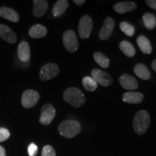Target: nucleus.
Returning a JSON list of instances; mask_svg holds the SVG:
<instances>
[{
	"mask_svg": "<svg viewBox=\"0 0 156 156\" xmlns=\"http://www.w3.org/2000/svg\"><path fill=\"white\" fill-rule=\"evenodd\" d=\"M68 7H69V2L67 0H59V1L56 2L53 7V10H52L54 16L56 17L61 16L65 12Z\"/></svg>",
	"mask_w": 156,
	"mask_h": 156,
	"instance_id": "19",
	"label": "nucleus"
},
{
	"mask_svg": "<svg viewBox=\"0 0 156 156\" xmlns=\"http://www.w3.org/2000/svg\"><path fill=\"white\" fill-rule=\"evenodd\" d=\"M40 95L34 90H27L23 93L21 98V103L26 108H31L38 103Z\"/></svg>",
	"mask_w": 156,
	"mask_h": 156,
	"instance_id": "5",
	"label": "nucleus"
},
{
	"mask_svg": "<svg viewBox=\"0 0 156 156\" xmlns=\"http://www.w3.org/2000/svg\"><path fill=\"white\" fill-rule=\"evenodd\" d=\"M29 36L33 38H43L47 34V29L41 25H35L32 26L29 30Z\"/></svg>",
	"mask_w": 156,
	"mask_h": 156,
	"instance_id": "18",
	"label": "nucleus"
},
{
	"mask_svg": "<svg viewBox=\"0 0 156 156\" xmlns=\"http://www.w3.org/2000/svg\"><path fill=\"white\" fill-rule=\"evenodd\" d=\"M41 156H56L55 151L51 145H46L43 148Z\"/></svg>",
	"mask_w": 156,
	"mask_h": 156,
	"instance_id": "27",
	"label": "nucleus"
},
{
	"mask_svg": "<svg viewBox=\"0 0 156 156\" xmlns=\"http://www.w3.org/2000/svg\"><path fill=\"white\" fill-rule=\"evenodd\" d=\"M134 72L138 77L142 80H147L151 77L149 69L143 64H136L134 68Z\"/></svg>",
	"mask_w": 156,
	"mask_h": 156,
	"instance_id": "20",
	"label": "nucleus"
},
{
	"mask_svg": "<svg viewBox=\"0 0 156 156\" xmlns=\"http://www.w3.org/2000/svg\"><path fill=\"white\" fill-rule=\"evenodd\" d=\"M48 7L47 1L45 0H34V9L33 13L36 17H43L46 14Z\"/></svg>",
	"mask_w": 156,
	"mask_h": 156,
	"instance_id": "13",
	"label": "nucleus"
},
{
	"mask_svg": "<svg viewBox=\"0 0 156 156\" xmlns=\"http://www.w3.org/2000/svg\"><path fill=\"white\" fill-rule=\"evenodd\" d=\"M114 20L112 17H106L99 33V38L101 40L106 41L110 38L114 28Z\"/></svg>",
	"mask_w": 156,
	"mask_h": 156,
	"instance_id": "10",
	"label": "nucleus"
},
{
	"mask_svg": "<svg viewBox=\"0 0 156 156\" xmlns=\"http://www.w3.org/2000/svg\"><path fill=\"white\" fill-rule=\"evenodd\" d=\"M9 136H10V133L8 129L5 128H0V142L9 139Z\"/></svg>",
	"mask_w": 156,
	"mask_h": 156,
	"instance_id": "28",
	"label": "nucleus"
},
{
	"mask_svg": "<svg viewBox=\"0 0 156 156\" xmlns=\"http://www.w3.org/2000/svg\"><path fill=\"white\" fill-rule=\"evenodd\" d=\"M0 38L9 44H15L17 41V36L14 31L8 26L2 24H0Z\"/></svg>",
	"mask_w": 156,
	"mask_h": 156,
	"instance_id": "11",
	"label": "nucleus"
},
{
	"mask_svg": "<svg viewBox=\"0 0 156 156\" xmlns=\"http://www.w3.org/2000/svg\"><path fill=\"white\" fill-rule=\"evenodd\" d=\"M136 8V5L133 2H122L116 3L114 6V9L117 13L124 14L128 12L133 11Z\"/></svg>",
	"mask_w": 156,
	"mask_h": 156,
	"instance_id": "15",
	"label": "nucleus"
},
{
	"mask_svg": "<svg viewBox=\"0 0 156 156\" xmlns=\"http://www.w3.org/2000/svg\"><path fill=\"white\" fill-rule=\"evenodd\" d=\"M85 2V0H74V3L78 6L83 5Z\"/></svg>",
	"mask_w": 156,
	"mask_h": 156,
	"instance_id": "31",
	"label": "nucleus"
},
{
	"mask_svg": "<svg viewBox=\"0 0 156 156\" xmlns=\"http://www.w3.org/2000/svg\"><path fill=\"white\" fill-rule=\"evenodd\" d=\"M119 48L128 57H132L135 54V48L133 45L127 41H122L119 44Z\"/></svg>",
	"mask_w": 156,
	"mask_h": 156,
	"instance_id": "22",
	"label": "nucleus"
},
{
	"mask_svg": "<svg viewBox=\"0 0 156 156\" xmlns=\"http://www.w3.org/2000/svg\"><path fill=\"white\" fill-rule=\"evenodd\" d=\"M93 29V20L89 15H84L81 17L78 26L79 36L82 38H88Z\"/></svg>",
	"mask_w": 156,
	"mask_h": 156,
	"instance_id": "7",
	"label": "nucleus"
},
{
	"mask_svg": "<svg viewBox=\"0 0 156 156\" xmlns=\"http://www.w3.org/2000/svg\"><path fill=\"white\" fill-rule=\"evenodd\" d=\"M142 20L145 26L149 30H153L156 27V17L151 13H145Z\"/></svg>",
	"mask_w": 156,
	"mask_h": 156,
	"instance_id": "23",
	"label": "nucleus"
},
{
	"mask_svg": "<svg viewBox=\"0 0 156 156\" xmlns=\"http://www.w3.org/2000/svg\"><path fill=\"white\" fill-rule=\"evenodd\" d=\"M145 2L151 8L156 9V0H147Z\"/></svg>",
	"mask_w": 156,
	"mask_h": 156,
	"instance_id": "30",
	"label": "nucleus"
},
{
	"mask_svg": "<svg viewBox=\"0 0 156 156\" xmlns=\"http://www.w3.org/2000/svg\"><path fill=\"white\" fill-rule=\"evenodd\" d=\"M136 43H137L138 46L140 49L142 51V53L145 54H150L152 52V46L151 42L144 36H140L136 39Z\"/></svg>",
	"mask_w": 156,
	"mask_h": 156,
	"instance_id": "21",
	"label": "nucleus"
},
{
	"mask_svg": "<svg viewBox=\"0 0 156 156\" xmlns=\"http://www.w3.org/2000/svg\"><path fill=\"white\" fill-rule=\"evenodd\" d=\"M63 44L64 47L70 53H74L78 49V40L77 35L73 30H69L63 34Z\"/></svg>",
	"mask_w": 156,
	"mask_h": 156,
	"instance_id": "4",
	"label": "nucleus"
},
{
	"mask_svg": "<svg viewBox=\"0 0 156 156\" xmlns=\"http://www.w3.org/2000/svg\"><path fill=\"white\" fill-rule=\"evenodd\" d=\"M59 68L54 63H48L43 66L40 70V79L43 81L49 80L59 74Z\"/></svg>",
	"mask_w": 156,
	"mask_h": 156,
	"instance_id": "6",
	"label": "nucleus"
},
{
	"mask_svg": "<svg viewBox=\"0 0 156 156\" xmlns=\"http://www.w3.org/2000/svg\"><path fill=\"white\" fill-rule=\"evenodd\" d=\"M56 115V109L50 103H46L41 108L39 122L43 125H48L53 121Z\"/></svg>",
	"mask_w": 156,
	"mask_h": 156,
	"instance_id": "8",
	"label": "nucleus"
},
{
	"mask_svg": "<svg viewBox=\"0 0 156 156\" xmlns=\"http://www.w3.org/2000/svg\"><path fill=\"white\" fill-rule=\"evenodd\" d=\"M144 95L141 93L138 92H126L123 95V101L132 104L140 103L143 100Z\"/></svg>",
	"mask_w": 156,
	"mask_h": 156,
	"instance_id": "16",
	"label": "nucleus"
},
{
	"mask_svg": "<svg viewBox=\"0 0 156 156\" xmlns=\"http://www.w3.org/2000/svg\"><path fill=\"white\" fill-rule=\"evenodd\" d=\"M0 16L13 23H17L19 21V15L16 12L14 9L7 7H2L0 8Z\"/></svg>",
	"mask_w": 156,
	"mask_h": 156,
	"instance_id": "17",
	"label": "nucleus"
},
{
	"mask_svg": "<svg viewBox=\"0 0 156 156\" xmlns=\"http://www.w3.org/2000/svg\"><path fill=\"white\" fill-rule=\"evenodd\" d=\"M119 83L123 88L126 90H136L138 87L136 80L132 76L124 74L119 77Z\"/></svg>",
	"mask_w": 156,
	"mask_h": 156,
	"instance_id": "12",
	"label": "nucleus"
},
{
	"mask_svg": "<svg viewBox=\"0 0 156 156\" xmlns=\"http://www.w3.org/2000/svg\"><path fill=\"white\" fill-rule=\"evenodd\" d=\"M93 58H94L95 61L97 62V64L100 65V67L103 68H108L109 67L110 61L101 52H95L93 54Z\"/></svg>",
	"mask_w": 156,
	"mask_h": 156,
	"instance_id": "24",
	"label": "nucleus"
},
{
	"mask_svg": "<svg viewBox=\"0 0 156 156\" xmlns=\"http://www.w3.org/2000/svg\"><path fill=\"white\" fill-rule=\"evenodd\" d=\"M151 66H152V68H153L154 71H155L156 73V59L154 60V61L152 62Z\"/></svg>",
	"mask_w": 156,
	"mask_h": 156,
	"instance_id": "33",
	"label": "nucleus"
},
{
	"mask_svg": "<svg viewBox=\"0 0 156 156\" xmlns=\"http://www.w3.org/2000/svg\"><path fill=\"white\" fill-rule=\"evenodd\" d=\"M17 56L23 62H27L30 58V49L29 44L26 41H21L17 49Z\"/></svg>",
	"mask_w": 156,
	"mask_h": 156,
	"instance_id": "14",
	"label": "nucleus"
},
{
	"mask_svg": "<svg viewBox=\"0 0 156 156\" xmlns=\"http://www.w3.org/2000/svg\"><path fill=\"white\" fill-rule=\"evenodd\" d=\"M58 129L62 136L66 138H73L81 132L82 126L77 121L66 120L59 124Z\"/></svg>",
	"mask_w": 156,
	"mask_h": 156,
	"instance_id": "2",
	"label": "nucleus"
},
{
	"mask_svg": "<svg viewBox=\"0 0 156 156\" xmlns=\"http://www.w3.org/2000/svg\"><path fill=\"white\" fill-rule=\"evenodd\" d=\"M64 100L75 108H80L85 103V98L83 92L76 87H69L64 91Z\"/></svg>",
	"mask_w": 156,
	"mask_h": 156,
	"instance_id": "1",
	"label": "nucleus"
},
{
	"mask_svg": "<svg viewBox=\"0 0 156 156\" xmlns=\"http://www.w3.org/2000/svg\"><path fill=\"white\" fill-rule=\"evenodd\" d=\"M92 77L95 80L98 84L103 85V86L108 87L112 85L113 80L108 73L102 71L99 69H94L92 70Z\"/></svg>",
	"mask_w": 156,
	"mask_h": 156,
	"instance_id": "9",
	"label": "nucleus"
},
{
	"mask_svg": "<svg viewBox=\"0 0 156 156\" xmlns=\"http://www.w3.org/2000/svg\"><path fill=\"white\" fill-rule=\"evenodd\" d=\"M151 123V116L146 111L142 110L135 114L133 120L134 129L137 134L142 135L147 131Z\"/></svg>",
	"mask_w": 156,
	"mask_h": 156,
	"instance_id": "3",
	"label": "nucleus"
},
{
	"mask_svg": "<svg viewBox=\"0 0 156 156\" xmlns=\"http://www.w3.org/2000/svg\"><path fill=\"white\" fill-rule=\"evenodd\" d=\"M120 29L126 36L132 37L134 34V28L127 22H122L120 23Z\"/></svg>",
	"mask_w": 156,
	"mask_h": 156,
	"instance_id": "26",
	"label": "nucleus"
},
{
	"mask_svg": "<svg viewBox=\"0 0 156 156\" xmlns=\"http://www.w3.org/2000/svg\"><path fill=\"white\" fill-rule=\"evenodd\" d=\"M83 85L85 89L90 92H93L98 87V83L93 77H85L83 79Z\"/></svg>",
	"mask_w": 156,
	"mask_h": 156,
	"instance_id": "25",
	"label": "nucleus"
},
{
	"mask_svg": "<svg viewBox=\"0 0 156 156\" xmlns=\"http://www.w3.org/2000/svg\"><path fill=\"white\" fill-rule=\"evenodd\" d=\"M0 156H6V152L5 148L0 146Z\"/></svg>",
	"mask_w": 156,
	"mask_h": 156,
	"instance_id": "32",
	"label": "nucleus"
},
{
	"mask_svg": "<svg viewBox=\"0 0 156 156\" xmlns=\"http://www.w3.org/2000/svg\"><path fill=\"white\" fill-rule=\"evenodd\" d=\"M29 156H36L38 153V147L35 143H31L28 147Z\"/></svg>",
	"mask_w": 156,
	"mask_h": 156,
	"instance_id": "29",
	"label": "nucleus"
}]
</instances>
